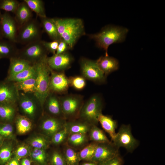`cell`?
Returning <instances> with one entry per match:
<instances>
[{
    "label": "cell",
    "instance_id": "42",
    "mask_svg": "<svg viewBox=\"0 0 165 165\" xmlns=\"http://www.w3.org/2000/svg\"><path fill=\"white\" fill-rule=\"evenodd\" d=\"M50 162V165H67L63 155L57 151L52 153Z\"/></svg>",
    "mask_w": 165,
    "mask_h": 165
},
{
    "label": "cell",
    "instance_id": "1",
    "mask_svg": "<svg viewBox=\"0 0 165 165\" xmlns=\"http://www.w3.org/2000/svg\"><path fill=\"white\" fill-rule=\"evenodd\" d=\"M61 39L72 50L78 40L85 35L83 20L79 18H52Z\"/></svg>",
    "mask_w": 165,
    "mask_h": 165
},
{
    "label": "cell",
    "instance_id": "3",
    "mask_svg": "<svg viewBox=\"0 0 165 165\" xmlns=\"http://www.w3.org/2000/svg\"><path fill=\"white\" fill-rule=\"evenodd\" d=\"M47 57L36 64V89L35 93L43 107L45 100L50 92L49 86L50 69L47 63Z\"/></svg>",
    "mask_w": 165,
    "mask_h": 165
},
{
    "label": "cell",
    "instance_id": "44",
    "mask_svg": "<svg viewBox=\"0 0 165 165\" xmlns=\"http://www.w3.org/2000/svg\"><path fill=\"white\" fill-rule=\"evenodd\" d=\"M70 50L68 44L64 40L61 39L59 41L58 46L55 54H59L68 52Z\"/></svg>",
    "mask_w": 165,
    "mask_h": 165
},
{
    "label": "cell",
    "instance_id": "9",
    "mask_svg": "<svg viewBox=\"0 0 165 165\" xmlns=\"http://www.w3.org/2000/svg\"><path fill=\"white\" fill-rule=\"evenodd\" d=\"M112 141L119 148L123 147L131 153L139 144V141L133 136L130 125H122Z\"/></svg>",
    "mask_w": 165,
    "mask_h": 165
},
{
    "label": "cell",
    "instance_id": "27",
    "mask_svg": "<svg viewBox=\"0 0 165 165\" xmlns=\"http://www.w3.org/2000/svg\"><path fill=\"white\" fill-rule=\"evenodd\" d=\"M13 146L12 143L5 140L0 147V165H6L11 159Z\"/></svg>",
    "mask_w": 165,
    "mask_h": 165
},
{
    "label": "cell",
    "instance_id": "26",
    "mask_svg": "<svg viewBox=\"0 0 165 165\" xmlns=\"http://www.w3.org/2000/svg\"><path fill=\"white\" fill-rule=\"evenodd\" d=\"M17 90L24 93H34L36 89V77L14 82Z\"/></svg>",
    "mask_w": 165,
    "mask_h": 165
},
{
    "label": "cell",
    "instance_id": "19",
    "mask_svg": "<svg viewBox=\"0 0 165 165\" xmlns=\"http://www.w3.org/2000/svg\"><path fill=\"white\" fill-rule=\"evenodd\" d=\"M76 119L66 122L65 127L68 135L73 134H86L89 132L92 125L79 119V120Z\"/></svg>",
    "mask_w": 165,
    "mask_h": 165
},
{
    "label": "cell",
    "instance_id": "50",
    "mask_svg": "<svg viewBox=\"0 0 165 165\" xmlns=\"http://www.w3.org/2000/svg\"><path fill=\"white\" fill-rule=\"evenodd\" d=\"M2 36L1 28V27H0V40L1 39V38H2Z\"/></svg>",
    "mask_w": 165,
    "mask_h": 165
},
{
    "label": "cell",
    "instance_id": "24",
    "mask_svg": "<svg viewBox=\"0 0 165 165\" xmlns=\"http://www.w3.org/2000/svg\"><path fill=\"white\" fill-rule=\"evenodd\" d=\"M99 122L103 129L109 135L112 140L116 134V130L117 126V122L112 117L102 113L98 118Z\"/></svg>",
    "mask_w": 165,
    "mask_h": 165
},
{
    "label": "cell",
    "instance_id": "38",
    "mask_svg": "<svg viewBox=\"0 0 165 165\" xmlns=\"http://www.w3.org/2000/svg\"><path fill=\"white\" fill-rule=\"evenodd\" d=\"M0 135L6 140L13 137V127L10 123H0Z\"/></svg>",
    "mask_w": 165,
    "mask_h": 165
},
{
    "label": "cell",
    "instance_id": "28",
    "mask_svg": "<svg viewBox=\"0 0 165 165\" xmlns=\"http://www.w3.org/2000/svg\"><path fill=\"white\" fill-rule=\"evenodd\" d=\"M18 51L12 43L0 40V59L16 56Z\"/></svg>",
    "mask_w": 165,
    "mask_h": 165
},
{
    "label": "cell",
    "instance_id": "16",
    "mask_svg": "<svg viewBox=\"0 0 165 165\" xmlns=\"http://www.w3.org/2000/svg\"><path fill=\"white\" fill-rule=\"evenodd\" d=\"M66 120L62 118L47 116L42 120L41 128L46 135L52 138L54 134L64 127Z\"/></svg>",
    "mask_w": 165,
    "mask_h": 165
},
{
    "label": "cell",
    "instance_id": "11",
    "mask_svg": "<svg viewBox=\"0 0 165 165\" xmlns=\"http://www.w3.org/2000/svg\"><path fill=\"white\" fill-rule=\"evenodd\" d=\"M119 149L112 141L97 143L91 161L98 165H102L119 153Z\"/></svg>",
    "mask_w": 165,
    "mask_h": 165
},
{
    "label": "cell",
    "instance_id": "29",
    "mask_svg": "<svg viewBox=\"0 0 165 165\" xmlns=\"http://www.w3.org/2000/svg\"><path fill=\"white\" fill-rule=\"evenodd\" d=\"M16 123L17 132L20 134H26L31 128L32 123L31 120L22 115L17 116Z\"/></svg>",
    "mask_w": 165,
    "mask_h": 165
},
{
    "label": "cell",
    "instance_id": "36",
    "mask_svg": "<svg viewBox=\"0 0 165 165\" xmlns=\"http://www.w3.org/2000/svg\"><path fill=\"white\" fill-rule=\"evenodd\" d=\"M69 85L75 90H81L86 85V79L82 76H71L68 78Z\"/></svg>",
    "mask_w": 165,
    "mask_h": 165
},
{
    "label": "cell",
    "instance_id": "4",
    "mask_svg": "<svg viewBox=\"0 0 165 165\" xmlns=\"http://www.w3.org/2000/svg\"><path fill=\"white\" fill-rule=\"evenodd\" d=\"M103 106L102 99L99 95H92L84 102L78 119L91 125H97L99 116L102 113Z\"/></svg>",
    "mask_w": 165,
    "mask_h": 165
},
{
    "label": "cell",
    "instance_id": "23",
    "mask_svg": "<svg viewBox=\"0 0 165 165\" xmlns=\"http://www.w3.org/2000/svg\"><path fill=\"white\" fill-rule=\"evenodd\" d=\"M36 75V66L34 64L30 66L18 73L12 76H7L5 80L15 82L35 77Z\"/></svg>",
    "mask_w": 165,
    "mask_h": 165
},
{
    "label": "cell",
    "instance_id": "49",
    "mask_svg": "<svg viewBox=\"0 0 165 165\" xmlns=\"http://www.w3.org/2000/svg\"><path fill=\"white\" fill-rule=\"evenodd\" d=\"M6 139L0 135V147L2 145Z\"/></svg>",
    "mask_w": 165,
    "mask_h": 165
},
{
    "label": "cell",
    "instance_id": "13",
    "mask_svg": "<svg viewBox=\"0 0 165 165\" xmlns=\"http://www.w3.org/2000/svg\"><path fill=\"white\" fill-rule=\"evenodd\" d=\"M74 61V57L68 52L61 54H55L47 58V63L50 68L58 72H64L69 69Z\"/></svg>",
    "mask_w": 165,
    "mask_h": 165
},
{
    "label": "cell",
    "instance_id": "31",
    "mask_svg": "<svg viewBox=\"0 0 165 165\" xmlns=\"http://www.w3.org/2000/svg\"><path fill=\"white\" fill-rule=\"evenodd\" d=\"M31 10L41 18L46 17L43 2L41 0H24Z\"/></svg>",
    "mask_w": 165,
    "mask_h": 165
},
{
    "label": "cell",
    "instance_id": "17",
    "mask_svg": "<svg viewBox=\"0 0 165 165\" xmlns=\"http://www.w3.org/2000/svg\"><path fill=\"white\" fill-rule=\"evenodd\" d=\"M44 107L49 116L65 119L62 111L60 96L58 95L50 92L44 101Z\"/></svg>",
    "mask_w": 165,
    "mask_h": 165
},
{
    "label": "cell",
    "instance_id": "30",
    "mask_svg": "<svg viewBox=\"0 0 165 165\" xmlns=\"http://www.w3.org/2000/svg\"><path fill=\"white\" fill-rule=\"evenodd\" d=\"M89 133L90 138L93 142L101 143L110 141L103 131L97 125H92Z\"/></svg>",
    "mask_w": 165,
    "mask_h": 165
},
{
    "label": "cell",
    "instance_id": "20",
    "mask_svg": "<svg viewBox=\"0 0 165 165\" xmlns=\"http://www.w3.org/2000/svg\"><path fill=\"white\" fill-rule=\"evenodd\" d=\"M15 13L14 19L20 26L32 19V11L24 1L20 3Z\"/></svg>",
    "mask_w": 165,
    "mask_h": 165
},
{
    "label": "cell",
    "instance_id": "2",
    "mask_svg": "<svg viewBox=\"0 0 165 165\" xmlns=\"http://www.w3.org/2000/svg\"><path fill=\"white\" fill-rule=\"evenodd\" d=\"M128 31L126 28L108 25L103 28L99 32L90 34L88 36L95 41L98 47L105 51V56H107L109 46L124 41Z\"/></svg>",
    "mask_w": 165,
    "mask_h": 165
},
{
    "label": "cell",
    "instance_id": "35",
    "mask_svg": "<svg viewBox=\"0 0 165 165\" xmlns=\"http://www.w3.org/2000/svg\"><path fill=\"white\" fill-rule=\"evenodd\" d=\"M97 143L93 142L82 149L78 155L80 160L90 161L94 154Z\"/></svg>",
    "mask_w": 165,
    "mask_h": 165
},
{
    "label": "cell",
    "instance_id": "48",
    "mask_svg": "<svg viewBox=\"0 0 165 165\" xmlns=\"http://www.w3.org/2000/svg\"><path fill=\"white\" fill-rule=\"evenodd\" d=\"M90 162H85L82 163L81 165H98L96 163L90 161Z\"/></svg>",
    "mask_w": 165,
    "mask_h": 165
},
{
    "label": "cell",
    "instance_id": "25",
    "mask_svg": "<svg viewBox=\"0 0 165 165\" xmlns=\"http://www.w3.org/2000/svg\"><path fill=\"white\" fill-rule=\"evenodd\" d=\"M41 19L43 28L50 38L53 41H60L61 38L52 18L46 17Z\"/></svg>",
    "mask_w": 165,
    "mask_h": 165
},
{
    "label": "cell",
    "instance_id": "46",
    "mask_svg": "<svg viewBox=\"0 0 165 165\" xmlns=\"http://www.w3.org/2000/svg\"><path fill=\"white\" fill-rule=\"evenodd\" d=\"M20 165H31V159L27 157L24 158L20 160Z\"/></svg>",
    "mask_w": 165,
    "mask_h": 165
},
{
    "label": "cell",
    "instance_id": "5",
    "mask_svg": "<svg viewBox=\"0 0 165 165\" xmlns=\"http://www.w3.org/2000/svg\"><path fill=\"white\" fill-rule=\"evenodd\" d=\"M64 118L69 120L78 119L84 103V97L80 94H66L60 96Z\"/></svg>",
    "mask_w": 165,
    "mask_h": 165
},
{
    "label": "cell",
    "instance_id": "37",
    "mask_svg": "<svg viewBox=\"0 0 165 165\" xmlns=\"http://www.w3.org/2000/svg\"><path fill=\"white\" fill-rule=\"evenodd\" d=\"M20 3L16 0H3L0 2V9L15 13Z\"/></svg>",
    "mask_w": 165,
    "mask_h": 165
},
{
    "label": "cell",
    "instance_id": "51",
    "mask_svg": "<svg viewBox=\"0 0 165 165\" xmlns=\"http://www.w3.org/2000/svg\"><path fill=\"white\" fill-rule=\"evenodd\" d=\"M1 11H0V16H1Z\"/></svg>",
    "mask_w": 165,
    "mask_h": 165
},
{
    "label": "cell",
    "instance_id": "43",
    "mask_svg": "<svg viewBox=\"0 0 165 165\" xmlns=\"http://www.w3.org/2000/svg\"><path fill=\"white\" fill-rule=\"evenodd\" d=\"M59 41L53 40L51 42L42 41L43 45L48 52L54 54L57 49Z\"/></svg>",
    "mask_w": 165,
    "mask_h": 165
},
{
    "label": "cell",
    "instance_id": "40",
    "mask_svg": "<svg viewBox=\"0 0 165 165\" xmlns=\"http://www.w3.org/2000/svg\"><path fill=\"white\" fill-rule=\"evenodd\" d=\"M68 134L65 127L54 134L52 137V142L55 145H58L63 142L68 137Z\"/></svg>",
    "mask_w": 165,
    "mask_h": 165
},
{
    "label": "cell",
    "instance_id": "21",
    "mask_svg": "<svg viewBox=\"0 0 165 165\" xmlns=\"http://www.w3.org/2000/svg\"><path fill=\"white\" fill-rule=\"evenodd\" d=\"M9 59L10 63L7 76L18 73L32 65L27 61L16 55Z\"/></svg>",
    "mask_w": 165,
    "mask_h": 165
},
{
    "label": "cell",
    "instance_id": "15",
    "mask_svg": "<svg viewBox=\"0 0 165 165\" xmlns=\"http://www.w3.org/2000/svg\"><path fill=\"white\" fill-rule=\"evenodd\" d=\"M19 94L14 82L0 81V103L17 104Z\"/></svg>",
    "mask_w": 165,
    "mask_h": 165
},
{
    "label": "cell",
    "instance_id": "6",
    "mask_svg": "<svg viewBox=\"0 0 165 165\" xmlns=\"http://www.w3.org/2000/svg\"><path fill=\"white\" fill-rule=\"evenodd\" d=\"M17 106L24 116L30 120L34 119L39 108L43 107L34 93H24L19 91Z\"/></svg>",
    "mask_w": 165,
    "mask_h": 165
},
{
    "label": "cell",
    "instance_id": "8",
    "mask_svg": "<svg viewBox=\"0 0 165 165\" xmlns=\"http://www.w3.org/2000/svg\"><path fill=\"white\" fill-rule=\"evenodd\" d=\"M48 53L43 45L42 41L39 40L27 44L18 52L16 56L33 65L47 57Z\"/></svg>",
    "mask_w": 165,
    "mask_h": 165
},
{
    "label": "cell",
    "instance_id": "39",
    "mask_svg": "<svg viewBox=\"0 0 165 165\" xmlns=\"http://www.w3.org/2000/svg\"><path fill=\"white\" fill-rule=\"evenodd\" d=\"M31 146L34 148L45 149L48 146V142L44 137L38 136L34 137L30 141Z\"/></svg>",
    "mask_w": 165,
    "mask_h": 165
},
{
    "label": "cell",
    "instance_id": "22",
    "mask_svg": "<svg viewBox=\"0 0 165 165\" xmlns=\"http://www.w3.org/2000/svg\"><path fill=\"white\" fill-rule=\"evenodd\" d=\"M17 104L0 103V123H10L15 116Z\"/></svg>",
    "mask_w": 165,
    "mask_h": 165
},
{
    "label": "cell",
    "instance_id": "41",
    "mask_svg": "<svg viewBox=\"0 0 165 165\" xmlns=\"http://www.w3.org/2000/svg\"><path fill=\"white\" fill-rule=\"evenodd\" d=\"M28 147L25 145H21L18 147L14 153V158L20 161L21 159L30 155Z\"/></svg>",
    "mask_w": 165,
    "mask_h": 165
},
{
    "label": "cell",
    "instance_id": "45",
    "mask_svg": "<svg viewBox=\"0 0 165 165\" xmlns=\"http://www.w3.org/2000/svg\"><path fill=\"white\" fill-rule=\"evenodd\" d=\"M123 160L119 153L114 157L107 161L102 165H122Z\"/></svg>",
    "mask_w": 165,
    "mask_h": 165
},
{
    "label": "cell",
    "instance_id": "10",
    "mask_svg": "<svg viewBox=\"0 0 165 165\" xmlns=\"http://www.w3.org/2000/svg\"><path fill=\"white\" fill-rule=\"evenodd\" d=\"M41 30L38 22L35 19H31L20 26L17 33L16 42L22 44H28L40 40Z\"/></svg>",
    "mask_w": 165,
    "mask_h": 165
},
{
    "label": "cell",
    "instance_id": "47",
    "mask_svg": "<svg viewBox=\"0 0 165 165\" xmlns=\"http://www.w3.org/2000/svg\"><path fill=\"white\" fill-rule=\"evenodd\" d=\"M6 165H20L19 161L13 158L11 159Z\"/></svg>",
    "mask_w": 165,
    "mask_h": 165
},
{
    "label": "cell",
    "instance_id": "18",
    "mask_svg": "<svg viewBox=\"0 0 165 165\" xmlns=\"http://www.w3.org/2000/svg\"><path fill=\"white\" fill-rule=\"evenodd\" d=\"M96 61L98 67L106 77L110 73L117 70L119 68L118 61L108 55L101 56Z\"/></svg>",
    "mask_w": 165,
    "mask_h": 165
},
{
    "label": "cell",
    "instance_id": "12",
    "mask_svg": "<svg viewBox=\"0 0 165 165\" xmlns=\"http://www.w3.org/2000/svg\"><path fill=\"white\" fill-rule=\"evenodd\" d=\"M50 92L61 95L68 94L69 85L68 78L64 72H58L50 69Z\"/></svg>",
    "mask_w": 165,
    "mask_h": 165
},
{
    "label": "cell",
    "instance_id": "33",
    "mask_svg": "<svg viewBox=\"0 0 165 165\" xmlns=\"http://www.w3.org/2000/svg\"><path fill=\"white\" fill-rule=\"evenodd\" d=\"M31 161L38 165H48V160L45 149L34 148L30 154Z\"/></svg>",
    "mask_w": 165,
    "mask_h": 165
},
{
    "label": "cell",
    "instance_id": "34",
    "mask_svg": "<svg viewBox=\"0 0 165 165\" xmlns=\"http://www.w3.org/2000/svg\"><path fill=\"white\" fill-rule=\"evenodd\" d=\"M88 140L86 134H69L67 138V142L70 146L72 148L82 145Z\"/></svg>",
    "mask_w": 165,
    "mask_h": 165
},
{
    "label": "cell",
    "instance_id": "32",
    "mask_svg": "<svg viewBox=\"0 0 165 165\" xmlns=\"http://www.w3.org/2000/svg\"><path fill=\"white\" fill-rule=\"evenodd\" d=\"M67 165H79L80 161L77 152L70 146L65 147L63 155Z\"/></svg>",
    "mask_w": 165,
    "mask_h": 165
},
{
    "label": "cell",
    "instance_id": "7",
    "mask_svg": "<svg viewBox=\"0 0 165 165\" xmlns=\"http://www.w3.org/2000/svg\"><path fill=\"white\" fill-rule=\"evenodd\" d=\"M79 64L81 75L86 80L98 84L106 82L107 77L98 67L96 61L82 57L80 58Z\"/></svg>",
    "mask_w": 165,
    "mask_h": 165
},
{
    "label": "cell",
    "instance_id": "14",
    "mask_svg": "<svg viewBox=\"0 0 165 165\" xmlns=\"http://www.w3.org/2000/svg\"><path fill=\"white\" fill-rule=\"evenodd\" d=\"M0 25L2 36L10 42H16L17 33L14 19L7 13L1 14Z\"/></svg>",
    "mask_w": 165,
    "mask_h": 165
}]
</instances>
